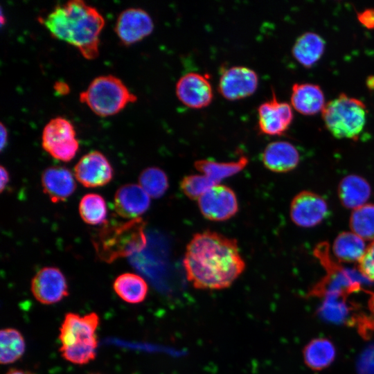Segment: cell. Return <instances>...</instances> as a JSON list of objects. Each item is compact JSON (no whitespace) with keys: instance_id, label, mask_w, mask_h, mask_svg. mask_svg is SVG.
<instances>
[{"instance_id":"6da1fadb","label":"cell","mask_w":374,"mask_h":374,"mask_svg":"<svg viewBox=\"0 0 374 374\" xmlns=\"http://www.w3.org/2000/svg\"><path fill=\"white\" fill-rule=\"evenodd\" d=\"M183 266L192 286L204 290L229 287L246 267L237 240L212 231L193 235L186 246Z\"/></svg>"},{"instance_id":"7a4b0ae2","label":"cell","mask_w":374,"mask_h":374,"mask_svg":"<svg viewBox=\"0 0 374 374\" xmlns=\"http://www.w3.org/2000/svg\"><path fill=\"white\" fill-rule=\"evenodd\" d=\"M39 20L53 37L76 47L84 57H98L105 20L96 8L82 0H70Z\"/></svg>"},{"instance_id":"3957f363","label":"cell","mask_w":374,"mask_h":374,"mask_svg":"<svg viewBox=\"0 0 374 374\" xmlns=\"http://www.w3.org/2000/svg\"><path fill=\"white\" fill-rule=\"evenodd\" d=\"M145 222L141 217L127 222H105L92 238L98 258L105 262L140 252L146 246Z\"/></svg>"},{"instance_id":"277c9868","label":"cell","mask_w":374,"mask_h":374,"mask_svg":"<svg viewBox=\"0 0 374 374\" xmlns=\"http://www.w3.org/2000/svg\"><path fill=\"white\" fill-rule=\"evenodd\" d=\"M99 322V316L96 312L83 316L73 312L66 314L58 336L61 356L77 365L93 360L98 347L96 330Z\"/></svg>"},{"instance_id":"5b68a950","label":"cell","mask_w":374,"mask_h":374,"mask_svg":"<svg viewBox=\"0 0 374 374\" xmlns=\"http://www.w3.org/2000/svg\"><path fill=\"white\" fill-rule=\"evenodd\" d=\"M79 98L93 112L103 117L118 113L127 104L137 100L123 82L112 75L95 78Z\"/></svg>"},{"instance_id":"8992f818","label":"cell","mask_w":374,"mask_h":374,"mask_svg":"<svg viewBox=\"0 0 374 374\" xmlns=\"http://www.w3.org/2000/svg\"><path fill=\"white\" fill-rule=\"evenodd\" d=\"M366 114L362 100L343 93L325 105L322 118L335 137L355 139L364 129Z\"/></svg>"},{"instance_id":"52a82bcc","label":"cell","mask_w":374,"mask_h":374,"mask_svg":"<svg viewBox=\"0 0 374 374\" xmlns=\"http://www.w3.org/2000/svg\"><path fill=\"white\" fill-rule=\"evenodd\" d=\"M75 134L74 127L69 120L60 116L53 118L43 129L42 148L53 158L69 161L79 148Z\"/></svg>"},{"instance_id":"ba28073f","label":"cell","mask_w":374,"mask_h":374,"mask_svg":"<svg viewBox=\"0 0 374 374\" xmlns=\"http://www.w3.org/2000/svg\"><path fill=\"white\" fill-rule=\"evenodd\" d=\"M197 201L201 213L211 221H226L233 217L238 211V203L235 192L224 185L213 186Z\"/></svg>"},{"instance_id":"9c48e42d","label":"cell","mask_w":374,"mask_h":374,"mask_svg":"<svg viewBox=\"0 0 374 374\" xmlns=\"http://www.w3.org/2000/svg\"><path fill=\"white\" fill-rule=\"evenodd\" d=\"M328 205L326 199L312 191L303 190L298 193L292 199L290 215L292 221L303 228L313 227L328 216Z\"/></svg>"},{"instance_id":"30bf717a","label":"cell","mask_w":374,"mask_h":374,"mask_svg":"<svg viewBox=\"0 0 374 374\" xmlns=\"http://www.w3.org/2000/svg\"><path fill=\"white\" fill-rule=\"evenodd\" d=\"M30 290L35 299L42 304L52 305L69 295L67 281L57 267H45L33 276Z\"/></svg>"},{"instance_id":"8fae6325","label":"cell","mask_w":374,"mask_h":374,"mask_svg":"<svg viewBox=\"0 0 374 374\" xmlns=\"http://www.w3.org/2000/svg\"><path fill=\"white\" fill-rule=\"evenodd\" d=\"M258 76L251 69L233 66L222 71L218 91L226 100H236L250 96L256 91Z\"/></svg>"},{"instance_id":"7c38bea8","label":"cell","mask_w":374,"mask_h":374,"mask_svg":"<svg viewBox=\"0 0 374 374\" xmlns=\"http://www.w3.org/2000/svg\"><path fill=\"white\" fill-rule=\"evenodd\" d=\"M293 120L291 106L280 102L273 91L272 97L258 107V127L260 133L270 136L283 135Z\"/></svg>"},{"instance_id":"4fadbf2b","label":"cell","mask_w":374,"mask_h":374,"mask_svg":"<svg viewBox=\"0 0 374 374\" xmlns=\"http://www.w3.org/2000/svg\"><path fill=\"white\" fill-rule=\"evenodd\" d=\"M154 29L150 15L140 8H129L118 15L115 32L121 42L127 46L136 43L148 36Z\"/></svg>"},{"instance_id":"5bb4252c","label":"cell","mask_w":374,"mask_h":374,"mask_svg":"<svg viewBox=\"0 0 374 374\" xmlns=\"http://www.w3.org/2000/svg\"><path fill=\"white\" fill-rule=\"evenodd\" d=\"M177 97L184 105L201 109L211 104L213 98V88L208 78L196 72L182 75L175 86Z\"/></svg>"},{"instance_id":"9a60e30c","label":"cell","mask_w":374,"mask_h":374,"mask_svg":"<svg viewBox=\"0 0 374 374\" xmlns=\"http://www.w3.org/2000/svg\"><path fill=\"white\" fill-rule=\"evenodd\" d=\"M76 179L84 187L96 188L107 184L113 178V168L106 157L98 151L84 155L74 168Z\"/></svg>"},{"instance_id":"2e32d148","label":"cell","mask_w":374,"mask_h":374,"mask_svg":"<svg viewBox=\"0 0 374 374\" xmlns=\"http://www.w3.org/2000/svg\"><path fill=\"white\" fill-rule=\"evenodd\" d=\"M114 205L118 215L132 220L139 217L149 208L150 198L140 185L127 184L116 190Z\"/></svg>"},{"instance_id":"e0dca14e","label":"cell","mask_w":374,"mask_h":374,"mask_svg":"<svg viewBox=\"0 0 374 374\" xmlns=\"http://www.w3.org/2000/svg\"><path fill=\"white\" fill-rule=\"evenodd\" d=\"M41 181L44 193L53 203L65 201L76 188L71 172L59 166L46 168L42 174Z\"/></svg>"},{"instance_id":"ac0fdd59","label":"cell","mask_w":374,"mask_h":374,"mask_svg":"<svg viewBox=\"0 0 374 374\" xmlns=\"http://www.w3.org/2000/svg\"><path fill=\"white\" fill-rule=\"evenodd\" d=\"M262 161L269 170L287 172L294 169L299 163L300 155L291 143L276 141L269 143L262 153Z\"/></svg>"},{"instance_id":"d6986e66","label":"cell","mask_w":374,"mask_h":374,"mask_svg":"<svg viewBox=\"0 0 374 374\" xmlns=\"http://www.w3.org/2000/svg\"><path fill=\"white\" fill-rule=\"evenodd\" d=\"M291 104L303 115H313L323 110L325 98L321 87L312 83H295L292 87Z\"/></svg>"},{"instance_id":"ffe728a7","label":"cell","mask_w":374,"mask_h":374,"mask_svg":"<svg viewBox=\"0 0 374 374\" xmlns=\"http://www.w3.org/2000/svg\"><path fill=\"white\" fill-rule=\"evenodd\" d=\"M371 194L368 182L357 175L346 176L338 186V197L342 205L348 208L354 210L366 204Z\"/></svg>"},{"instance_id":"44dd1931","label":"cell","mask_w":374,"mask_h":374,"mask_svg":"<svg viewBox=\"0 0 374 374\" xmlns=\"http://www.w3.org/2000/svg\"><path fill=\"white\" fill-rule=\"evenodd\" d=\"M336 348L327 338H316L303 350L305 365L312 371H321L332 364L336 357Z\"/></svg>"},{"instance_id":"7402d4cb","label":"cell","mask_w":374,"mask_h":374,"mask_svg":"<svg viewBox=\"0 0 374 374\" xmlns=\"http://www.w3.org/2000/svg\"><path fill=\"white\" fill-rule=\"evenodd\" d=\"M325 41L317 33L306 32L295 41L292 48L294 57L303 66L310 67L322 56Z\"/></svg>"},{"instance_id":"603a6c76","label":"cell","mask_w":374,"mask_h":374,"mask_svg":"<svg viewBox=\"0 0 374 374\" xmlns=\"http://www.w3.org/2000/svg\"><path fill=\"white\" fill-rule=\"evenodd\" d=\"M113 289L122 300L130 304L143 302L148 293L146 281L134 273H124L118 276L114 281Z\"/></svg>"},{"instance_id":"cb8c5ba5","label":"cell","mask_w":374,"mask_h":374,"mask_svg":"<svg viewBox=\"0 0 374 374\" xmlns=\"http://www.w3.org/2000/svg\"><path fill=\"white\" fill-rule=\"evenodd\" d=\"M366 247L364 240L362 238L352 231H344L335 239L332 252L339 262H358Z\"/></svg>"},{"instance_id":"d4e9b609","label":"cell","mask_w":374,"mask_h":374,"mask_svg":"<svg viewBox=\"0 0 374 374\" xmlns=\"http://www.w3.org/2000/svg\"><path fill=\"white\" fill-rule=\"evenodd\" d=\"M249 163L245 156L236 161L217 162L211 159H200L194 163L195 169L208 177L215 184L243 170Z\"/></svg>"},{"instance_id":"484cf974","label":"cell","mask_w":374,"mask_h":374,"mask_svg":"<svg viewBox=\"0 0 374 374\" xmlns=\"http://www.w3.org/2000/svg\"><path fill=\"white\" fill-rule=\"evenodd\" d=\"M26 348L21 333L15 328H6L0 332V362L12 364L21 357Z\"/></svg>"},{"instance_id":"4316f807","label":"cell","mask_w":374,"mask_h":374,"mask_svg":"<svg viewBox=\"0 0 374 374\" xmlns=\"http://www.w3.org/2000/svg\"><path fill=\"white\" fill-rule=\"evenodd\" d=\"M79 213L82 220L89 224H104L107 217V205L104 198L96 193H88L79 204Z\"/></svg>"},{"instance_id":"83f0119b","label":"cell","mask_w":374,"mask_h":374,"mask_svg":"<svg viewBox=\"0 0 374 374\" xmlns=\"http://www.w3.org/2000/svg\"><path fill=\"white\" fill-rule=\"evenodd\" d=\"M349 225L352 232L366 240H374V204H366L352 212Z\"/></svg>"},{"instance_id":"f1b7e54d","label":"cell","mask_w":374,"mask_h":374,"mask_svg":"<svg viewBox=\"0 0 374 374\" xmlns=\"http://www.w3.org/2000/svg\"><path fill=\"white\" fill-rule=\"evenodd\" d=\"M139 185L150 197H162L169 187V181L166 172L158 167H148L144 169L139 177Z\"/></svg>"},{"instance_id":"f546056e","label":"cell","mask_w":374,"mask_h":374,"mask_svg":"<svg viewBox=\"0 0 374 374\" xmlns=\"http://www.w3.org/2000/svg\"><path fill=\"white\" fill-rule=\"evenodd\" d=\"M215 185L216 184L204 175H190L181 179L180 188L189 199L198 200Z\"/></svg>"},{"instance_id":"4dcf8cb0","label":"cell","mask_w":374,"mask_h":374,"mask_svg":"<svg viewBox=\"0 0 374 374\" xmlns=\"http://www.w3.org/2000/svg\"><path fill=\"white\" fill-rule=\"evenodd\" d=\"M358 269L365 278L374 283V240L358 262Z\"/></svg>"},{"instance_id":"1f68e13d","label":"cell","mask_w":374,"mask_h":374,"mask_svg":"<svg viewBox=\"0 0 374 374\" xmlns=\"http://www.w3.org/2000/svg\"><path fill=\"white\" fill-rule=\"evenodd\" d=\"M357 19L366 28H374V9L367 8L358 12Z\"/></svg>"},{"instance_id":"d6a6232c","label":"cell","mask_w":374,"mask_h":374,"mask_svg":"<svg viewBox=\"0 0 374 374\" xmlns=\"http://www.w3.org/2000/svg\"><path fill=\"white\" fill-rule=\"evenodd\" d=\"M0 174H1L0 190H1V193H2L9 182L10 176H9L8 171L3 166H1Z\"/></svg>"},{"instance_id":"836d02e7","label":"cell","mask_w":374,"mask_h":374,"mask_svg":"<svg viewBox=\"0 0 374 374\" xmlns=\"http://www.w3.org/2000/svg\"><path fill=\"white\" fill-rule=\"evenodd\" d=\"M54 89L57 93L60 95L66 94L69 92L70 90L68 84L62 81H57L55 82Z\"/></svg>"},{"instance_id":"e575fe53","label":"cell","mask_w":374,"mask_h":374,"mask_svg":"<svg viewBox=\"0 0 374 374\" xmlns=\"http://www.w3.org/2000/svg\"><path fill=\"white\" fill-rule=\"evenodd\" d=\"M1 151L3 150L4 148L7 144L8 141V131L6 127L1 123Z\"/></svg>"},{"instance_id":"d590c367","label":"cell","mask_w":374,"mask_h":374,"mask_svg":"<svg viewBox=\"0 0 374 374\" xmlns=\"http://www.w3.org/2000/svg\"><path fill=\"white\" fill-rule=\"evenodd\" d=\"M6 374H35V373L30 372L29 371H25L22 369L10 368L8 371V372Z\"/></svg>"},{"instance_id":"8d00e7d4","label":"cell","mask_w":374,"mask_h":374,"mask_svg":"<svg viewBox=\"0 0 374 374\" xmlns=\"http://www.w3.org/2000/svg\"><path fill=\"white\" fill-rule=\"evenodd\" d=\"M366 85L371 89H374V77L371 76L366 80Z\"/></svg>"},{"instance_id":"74e56055","label":"cell","mask_w":374,"mask_h":374,"mask_svg":"<svg viewBox=\"0 0 374 374\" xmlns=\"http://www.w3.org/2000/svg\"><path fill=\"white\" fill-rule=\"evenodd\" d=\"M93 374H98V373H93Z\"/></svg>"}]
</instances>
